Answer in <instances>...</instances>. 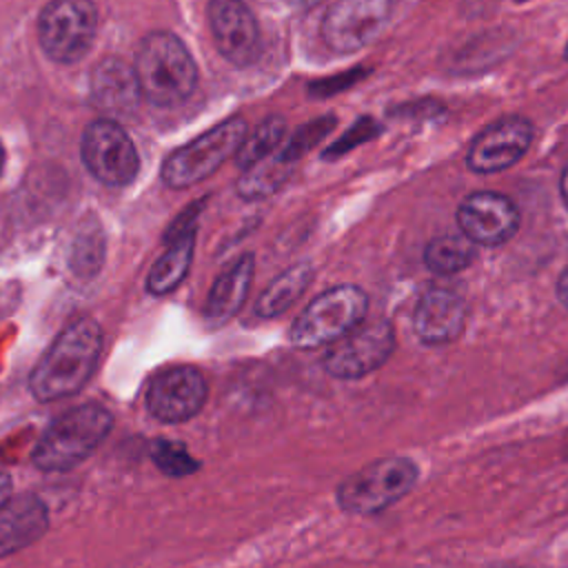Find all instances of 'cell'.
<instances>
[{
  "label": "cell",
  "instance_id": "obj_1",
  "mask_svg": "<svg viewBox=\"0 0 568 568\" xmlns=\"http://www.w3.org/2000/svg\"><path fill=\"white\" fill-rule=\"evenodd\" d=\"M102 353V328L84 317L67 326L33 366L29 388L38 402L75 395L93 375Z\"/></svg>",
  "mask_w": 568,
  "mask_h": 568
},
{
  "label": "cell",
  "instance_id": "obj_2",
  "mask_svg": "<svg viewBox=\"0 0 568 568\" xmlns=\"http://www.w3.org/2000/svg\"><path fill=\"white\" fill-rule=\"evenodd\" d=\"M142 95L155 106L182 104L197 84V67L182 40L166 31L149 33L135 58Z\"/></svg>",
  "mask_w": 568,
  "mask_h": 568
},
{
  "label": "cell",
  "instance_id": "obj_3",
  "mask_svg": "<svg viewBox=\"0 0 568 568\" xmlns=\"http://www.w3.org/2000/svg\"><path fill=\"white\" fill-rule=\"evenodd\" d=\"M113 415L95 402L73 406L58 415L33 448V462L42 470L60 473L82 464L109 435Z\"/></svg>",
  "mask_w": 568,
  "mask_h": 568
},
{
  "label": "cell",
  "instance_id": "obj_4",
  "mask_svg": "<svg viewBox=\"0 0 568 568\" xmlns=\"http://www.w3.org/2000/svg\"><path fill=\"white\" fill-rule=\"evenodd\" d=\"M368 308V297L359 286L339 284L317 295L293 322L288 339L297 348H317L342 339L357 328Z\"/></svg>",
  "mask_w": 568,
  "mask_h": 568
},
{
  "label": "cell",
  "instance_id": "obj_5",
  "mask_svg": "<svg viewBox=\"0 0 568 568\" xmlns=\"http://www.w3.org/2000/svg\"><path fill=\"white\" fill-rule=\"evenodd\" d=\"M419 470L408 457H382L348 475L337 488V504L353 515H375L399 501L417 481Z\"/></svg>",
  "mask_w": 568,
  "mask_h": 568
},
{
  "label": "cell",
  "instance_id": "obj_6",
  "mask_svg": "<svg viewBox=\"0 0 568 568\" xmlns=\"http://www.w3.org/2000/svg\"><path fill=\"white\" fill-rule=\"evenodd\" d=\"M246 135V124L242 118H229L213 129L204 131L195 140L175 149L162 162V182L171 189H184L213 175L222 162L237 153Z\"/></svg>",
  "mask_w": 568,
  "mask_h": 568
},
{
  "label": "cell",
  "instance_id": "obj_7",
  "mask_svg": "<svg viewBox=\"0 0 568 568\" xmlns=\"http://www.w3.org/2000/svg\"><path fill=\"white\" fill-rule=\"evenodd\" d=\"M98 29V11L91 0H51L38 20L42 51L62 64L87 55Z\"/></svg>",
  "mask_w": 568,
  "mask_h": 568
},
{
  "label": "cell",
  "instance_id": "obj_8",
  "mask_svg": "<svg viewBox=\"0 0 568 568\" xmlns=\"http://www.w3.org/2000/svg\"><path fill=\"white\" fill-rule=\"evenodd\" d=\"M395 351V331L386 320L362 322L357 328L333 342L322 364L328 375L357 379L379 368Z\"/></svg>",
  "mask_w": 568,
  "mask_h": 568
},
{
  "label": "cell",
  "instance_id": "obj_9",
  "mask_svg": "<svg viewBox=\"0 0 568 568\" xmlns=\"http://www.w3.org/2000/svg\"><path fill=\"white\" fill-rule=\"evenodd\" d=\"M82 160L91 175L109 186L129 184L140 169V158L131 138L111 118L93 120L84 129Z\"/></svg>",
  "mask_w": 568,
  "mask_h": 568
},
{
  "label": "cell",
  "instance_id": "obj_10",
  "mask_svg": "<svg viewBox=\"0 0 568 568\" xmlns=\"http://www.w3.org/2000/svg\"><path fill=\"white\" fill-rule=\"evenodd\" d=\"M388 16L390 0H337L324 16L322 36L333 51L353 53L377 38Z\"/></svg>",
  "mask_w": 568,
  "mask_h": 568
},
{
  "label": "cell",
  "instance_id": "obj_11",
  "mask_svg": "<svg viewBox=\"0 0 568 568\" xmlns=\"http://www.w3.org/2000/svg\"><path fill=\"white\" fill-rule=\"evenodd\" d=\"M206 402V382L193 366H171L160 371L146 388V408L160 422H186Z\"/></svg>",
  "mask_w": 568,
  "mask_h": 568
},
{
  "label": "cell",
  "instance_id": "obj_12",
  "mask_svg": "<svg viewBox=\"0 0 568 568\" xmlns=\"http://www.w3.org/2000/svg\"><path fill=\"white\" fill-rule=\"evenodd\" d=\"M457 222L470 242L497 246L515 235L519 226V211L510 197L493 191H479L459 204Z\"/></svg>",
  "mask_w": 568,
  "mask_h": 568
},
{
  "label": "cell",
  "instance_id": "obj_13",
  "mask_svg": "<svg viewBox=\"0 0 568 568\" xmlns=\"http://www.w3.org/2000/svg\"><path fill=\"white\" fill-rule=\"evenodd\" d=\"M532 140V124L526 118L508 115L486 126L470 144L466 164L475 173H495L515 164Z\"/></svg>",
  "mask_w": 568,
  "mask_h": 568
},
{
  "label": "cell",
  "instance_id": "obj_14",
  "mask_svg": "<svg viewBox=\"0 0 568 568\" xmlns=\"http://www.w3.org/2000/svg\"><path fill=\"white\" fill-rule=\"evenodd\" d=\"M209 24L220 53L235 67L257 55V22L242 0H209Z\"/></svg>",
  "mask_w": 568,
  "mask_h": 568
},
{
  "label": "cell",
  "instance_id": "obj_15",
  "mask_svg": "<svg viewBox=\"0 0 568 568\" xmlns=\"http://www.w3.org/2000/svg\"><path fill=\"white\" fill-rule=\"evenodd\" d=\"M466 322L464 300L448 288H428L413 313V326L424 344L439 346L459 337Z\"/></svg>",
  "mask_w": 568,
  "mask_h": 568
},
{
  "label": "cell",
  "instance_id": "obj_16",
  "mask_svg": "<svg viewBox=\"0 0 568 568\" xmlns=\"http://www.w3.org/2000/svg\"><path fill=\"white\" fill-rule=\"evenodd\" d=\"M47 528V506L36 495L9 497L0 504V557L36 544Z\"/></svg>",
  "mask_w": 568,
  "mask_h": 568
},
{
  "label": "cell",
  "instance_id": "obj_17",
  "mask_svg": "<svg viewBox=\"0 0 568 568\" xmlns=\"http://www.w3.org/2000/svg\"><path fill=\"white\" fill-rule=\"evenodd\" d=\"M142 91L135 69L120 58H104L91 73L93 104L109 115H126L138 106Z\"/></svg>",
  "mask_w": 568,
  "mask_h": 568
},
{
  "label": "cell",
  "instance_id": "obj_18",
  "mask_svg": "<svg viewBox=\"0 0 568 568\" xmlns=\"http://www.w3.org/2000/svg\"><path fill=\"white\" fill-rule=\"evenodd\" d=\"M253 268H255V260L251 253H246L217 275L204 304V315L209 320L224 322L240 311L253 282Z\"/></svg>",
  "mask_w": 568,
  "mask_h": 568
},
{
  "label": "cell",
  "instance_id": "obj_19",
  "mask_svg": "<svg viewBox=\"0 0 568 568\" xmlns=\"http://www.w3.org/2000/svg\"><path fill=\"white\" fill-rule=\"evenodd\" d=\"M166 244L169 248L158 257L146 277V291L153 295L171 293L186 277L195 248V231L184 233Z\"/></svg>",
  "mask_w": 568,
  "mask_h": 568
},
{
  "label": "cell",
  "instance_id": "obj_20",
  "mask_svg": "<svg viewBox=\"0 0 568 568\" xmlns=\"http://www.w3.org/2000/svg\"><path fill=\"white\" fill-rule=\"evenodd\" d=\"M313 277V268L308 262H300L288 266L282 275H277L257 297L255 313L260 317H275L282 315L297 297L306 291L308 282Z\"/></svg>",
  "mask_w": 568,
  "mask_h": 568
},
{
  "label": "cell",
  "instance_id": "obj_21",
  "mask_svg": "<svg viewBox=\"0 0 568 568\" xmlns=\"http://www.w3.org/2000/svg\"><path fill=\"white\" fill-rule=\"evenodd\" d=\"M475 260V242L464 233H448L430 240L424 248V262L433 273L450 275L464 271Z\"/></svg>",
  "mask_w": 568,
  "mask_h": 568
},
{
  "label": "cell",
  "instance_id": "obj_22",
  "mask_svg": "<svg viewBox=\"0 0 568 568\" xmlns=\"http://www.w3.org/2000/svg\"><path fill=\"white\" fill-rule=\"evenodd\" d=\"M284 133H286L284 118H280V115L264 118L251 133L244 135L242 144L237 146V153H235L237 166L242 171H246L248 166L273 155L282 146Z\"/></svg>",
  "mask_w": 568,
  "mask_h": 568
},
{
  "label": "cell",
  "instance_id": "obj_23",
  "mask_svg": "<svg viewBox=\"0 0 568 568\" xmlns=\"http://www.w3.org/2000/svg\"><path fill=\"white\" fill-rule=\"evenodd\" d=\"M291 171H293V162H288L277 149L273 155L248 166L242 173V178L237 182V193L248 200L266 197L284 184V180L291 175Z\"/></svg>",
  "mask_w": 568,
  "mask_h": 568
},
{
  "label": "cell",
  "instance_id": "obj_24",
  "mask_svg": "<svg viewBox=\"0 0 568 568\" xmlns=\"http://www.w3.org/2000/svg\"><path fill=\"white\" fill-rule=\"evenodd\" d=\"M104 260V235L100 224L84 226L71 248V268L80 277H93Z\"/></svg>",
  "mask_w": 568,
  "mask_h": 568
},
{
  "label": "cell",
  "instance_id": "obj_25",
  "mask_svg": "<svg viewBox=\"0 0 568 568\" xmlns=\"http://www.w3.org/2000/svg\"><path fill=\"white\" fill-rule=\"evenodd\" d=\"M151 459L169 477H186L200 470V462L178 442L158 439L151 446Z\"/></svg>",
  "mask_w": 568,
  "mask_h": 568
},
{
  "label": "cell",
  "instance_id": "obj_26",
  "mask_svg": "<svg viewBox=\"0 0 568 568\" xmlns=\"http://www.w3.org/2000/svg\"><path fill=\"white\" fill-rule=\"evenodd\" d=\"M335 126V118L333 115H322L313 122L302 124L286 142H282L280 153L288 160V162H297L306 151H311L331 129Z\"/></svg>",
  "mask_w": 568,
  "mask_h": 568
},
{
  "label": "cell",
  "instance_id": "obj_27",
  "mask_svg": "<svg viewBox=\"0 0 568 568\" xmlns=\"http://www.w3.org/2000/svg\"><path fill=\"white\" fill-rule=\"evenodd\" d=\"M377 131H379V126H377L375 120H371V118H359L335 144L328 146L326 158H335V155H342V153L351 151L353 146H357V144L371 140L373 135H377Z\"/></svg>",
  "mask_w": 568,
  "mask_h": 568
},
{
  "label": "cell",
  "instance_id": "obj_28",
  "mask_svg": "<svg viewBox=\"0 0 568 568\" xmlns=\"http://www.w3.org/2000/svg\"><path fill=\"white\" fill-rule=\"evenodd\" d=\"M359 73H362V71H351V73H342V75H335V78H328V80H320V82H315V84L311 87V91L317 93V95H331V93H335L337 89H344V87H348L351 82H355V80L359 78Z\"/></svg>",
  "mask_w": 568,
  "mask_h": 568
},
{
  "label": "cell",
  "instance_id": "obj_29",
  "mask_svg": "<svg viewBox=\"0 0 568 568\" xmlns=\"http://www.w3.org/2000/svg\"><path fill=\"white\" fill-rule=\"evenodd\" d=\"M9 493H11V475H9V470L0 464V504L9 499Z\"/></svg>",
  "mask_w": 568,
  "mask_h": 568
},
{
  "label": "cell",
  "instance_id": "obj_30",
  "mask_svg": "<svg viewBox=\"0 0 568 568\" xmlns=\"http://www.w3.org/2000/svg\"><path fill=\"white\" fill-rule=\"evenodd\" d=\"M557 297H559V302L564 304V308H568V266H566L564 273L559 275V282H557Z\"/></svg>",
  "mask_w": 568,
  "mask_h": 568
},
{
  "label": "cell",
  "instance_id": "obj_31",
  "mask_svg": "<svg viewBox=\"0 0 568 568\" xmlns=\"http://www.w3.org/2000/svg\"><path fill=\"white\" fill-rule=\"evenodd\" d=\"M559 191H561V197H564V204L568 206V166L564 169L561 173V182H559Z\"/></svg>",
  "mask_w": 568,
  "mask_h": 568
},
{
  "label": "cell",
  "instance_id": "obj_32",
  "mask_svg": "<svg viewBox=\"0 0 568 568\" xmlns=\"http://www.w3.org/2000/svg\"><path fill=\"white\" fill-rule=\"evenodd\" d=\"M2 166H4V149L0 144V173H2Z\"/></svg>",
  "mask_w": 568,
  "mask_h": 568
},
{
  "label": "cell",
  "instance_id": "obj_33",
  "mask_svg": "<svg viewBox=\"0 0 568 568\" xmlns=\"http://www.w3.org/2000/svg\"><path fill=\"white\" fill-rule=\"evenodd\" d=\"M566 58H568V44H566Z\"/></svg>",
  "mask_w": 568,
  "mask_h": 568
}]
</instances>
